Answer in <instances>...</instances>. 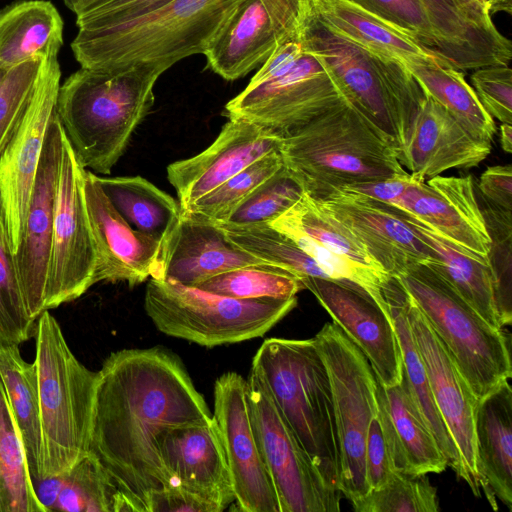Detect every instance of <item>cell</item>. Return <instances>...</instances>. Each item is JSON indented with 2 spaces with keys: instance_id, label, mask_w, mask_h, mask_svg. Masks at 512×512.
I'll return each instance as SVG.
<instances>
[{
  "instance_id": "obj_1",
  "label": "cell",
  "mask_w": 512,
  "mask_h": 512,
  "mask_svg": "<svg viewBox=\"0 0 512 512\" xmlns=\"http://www.w3.org/2000/svg\"><path fill=\"white\" fill-rule=\"evenodd\" d=\"M211 418L176 355L159 347L120 350L97 372L89 452L130 510L147 512L150 495L170 486L157 450L160 433Z\"/></svg>"
},
{
  "instance_id": "obj_2",
  "label": "cell",
  "mask_w": 512,
  "mask_h": 512,
  "mask_svg": "<svg viewBox=\"0 0 512 512\" xmlns=\"http://www.w3.org/2000/svg\"><path fill=\"white\" fill-rule=\"evenodd\" d=\"M165 66L133 63L81 67L60 85L56 114L75 156L93 173L109 174L151 110Z\"/></svg>"
},
{
  "instance_id": "obj_3",
  "label": "cell",
  "mask_w": 512,
  "mask_h": 512,
  "mask_svg": "<svg viewBox=\"0 0 512 512\" xmlns=\"http://www.w3.org/2000/svg\"><path fill=\"white\" fill-rule=\"evenodd\" d=\"M280 153L283 166L317 200L407 172L390 140L345 100L285 136Z\"/></svg>"
},
{
  "instance_id": "obj_4",
  "label": "cell",
  "mask_w": 512,
  "mask_h": 512,
  "mask_svg": "<svg viewBox=\"0 0 512 512\" xmlns=\"http://www.w3.org/2000/svg\"><path fill=\"white\" fill-rule=\"evenodd\" d=\"M242 0H172L116 25L78 29L71 43L81 67L108 69L152 63L167 69L204 54Z\"/></svg>"
},
{
  "instance_id": "obj_5",
  "label": "cell",
  "mask_w": 512,
  "mask_h": 512,
  "mask_svg": "<svg viewBox=\"0 0 512 512\" xmlns=\"http://www.w3.org/2000/svg\"><path fill=\"white\" fill-rule=\"evenodd\" d=\"M251 370L325 483L339 490L340 456L330 378L313 338H269L257 350Z\"/></svg>"
},
{
  "instance_id": "obj_6",
  "label": "cell",
  "mask_w": 512,
  "mask_h": 512,
  "mask_svg": "<svg viewBox=\"0 0 512 512\" xmlns=\"http://www.w3.org/2000/svg\"><path fill=\"white\" fill-rule=\"evenodd\" d=\"M34 336L44 478L68 471L89 453L97 372L75 357L49 310L37 318Z\"/></svg>"
},
{
  "instance_id": "obj_7",
  "label": "cell",
  "mask_w": 512,
  "mask_h": 512,
  "mask_svg": "<svg viewBox=\"0 0 512 512\" xmlns=\"http://www.w3.org/2000/svg\"><path fill=\"white\" fill-rule=\"evenodd\" d=\"M417 305L479 402L512 375L503 328L486 322L429 261L394 276Z\"/></svg>"
},
{
  "instance_id": "obj_8",
  "label": "cell",
  "mask_w": 512,
  "mask_h": 512,
  "mask_svg": "<svg viewBox=\"0 0 512 512\" xmlns=\"http://www.w3.org/2000/svg\"><path fill=\"white\" fill-rule=\"evenodd\" d=\"M301 42L304 51L329 71L345 100L398 152L425 98L404 65L332 34L313 15L302 31Z\"/></svg>"
},
{
  "instance_id": "obj_9",
  "label": "cell",
  "mask_w": 512,
  "mask_h": 512,
  "mask_svg": "<svg viewBox=\"0 0 512 512\" xmlns=\"http://www.w3.org/2000/svg\"><path fill=\"white\" fill-rule=\"evenodd\" d=\"M296 305L297 297L237 299L153 278L144 297L160 332L209 348L261 337Z\"/></svg>"
},
{
  "instance_id": "obj_10",
  "label": "cell",
  "mask_w": 512,
  "mask_h": 512,
  "mask_svg": "<svg viewBox=\"0 0 512 512\" xmlns=\"http://www.w3.org/2000/svg\"><path fill=\"white\" fill-rule=\"evenodd\" d=\"M313 341L330 378L340 456V492L351 502L369 491L365 445L378 413L377 379L365 355L335 323H326Z\"/></svg>"
},
{
  "instance_id": "obj_11",
  "label": "cell",
  "mask_w": 512,
  "mask_h": 512,
  "mask_svg": "<svg viewBox=\"0 0 512 512\" xmlns=\"http://www.w3.org/2000/svg\"><path fill=\"white\" fill-rule=\"evenodd\" d=\"M247 396L256 439L281 512H338L341 492L330 488L252 370Z\"/></svg>"
},
{
  "instance_id": "obj_12",
  "label": "cell",
  "mask_w": 512,
  "mask_h": 512,
  "mask_svg": "<svg viewBox=\"0 0 512 512\" xmlns=\"http://www.w3.org/2000/svg\"><path fill=\"white\" fill-rule=\"evenodd\" d=\"M85 171L66 138L54 208L46 310L79 298L94 285L97 254L85 199Z\"/></svg>"
},
{
  "instance_id": "obj_13",
  "label": "cell",
  "mask_w": 512,
  "mask_h": 512,
  "mask_svg": "<svg viewBox=\"0 0 512 512\" xmlns=\"http://www.w3.org/2000/svg\"><path fill=\"white\" fill-rule=\"evenodd\" d=\"M344 100L325 66L304 51L285 74L244 88L225 105L224 114L284 138Z\"/></svg>"
},
{
  "instance_id": "obj_14",
  "label": "cell",
  "mask_w": 512,
  "mask_h": 512,
  "mask_svg": "<svg viewBox=\"0 0 512 512\" xmlns=\"http://www.w3.org/2000/svg\"><path fill=\"white\" fill-rule=\"evenodd\" d=\"M61 71L47 59L30 103L0 155V218L10 249L20 246L41 153L56 112Z\"/></svg>"
},
{
  "instance_id": "obj_15",
  "label": "cell",
  "mask_w": 512,
  "mask_h": 512,
  "mask_svg": "<svg viewBox=\"0 0 512 512\" xmlns=\"http://www.w3.org/2000/svg\"><path fill=\"white\" fill-rule=\"evenodd\" d=\"M311 16L310 0H242L204 53L207 66L225 80L242 78L301 38Z\"/></svg>"
},
{
  "instance_id": "obj_16",
  "label": "cell",
  "mask_w": 512,
  "mask_h": 512,
  "mask_svg": "<svg viewBox=\"0 0 512 512\" xmlns=\"http://www.w3.org/2000/svg\"><path fill=\"white\" fill-rule=\"evenodd\" d=\"M212 416L219 430L238 509L281 512L253 429L247 379L236 372L217 378Z\"/></svg>"
},
{
  "instance_id": "obj_17",
  "label": "cell",
  "mask_w": 512,
  "mask_h": 512,
  "mask_svg": "<svg viewBox=\"0 0 512 512\" xmlns=\"http://www.w3.org/2000/svg\"><path fill=\"white\" fill-rule=\"evenodd\" d=\"M270 225L288 235L330 279L355 283L377 301L389 278L362 243L307 193Z\"/></svg>"
},
{
  "instance_id": "obj_18",
  "label": "cell",
  "mask_w": 512,
  "mask_h": 512,
  "mask_svg": "<svg viewBox=\"0 0 512 512\" xmlns=\"http://www.w3.org/2000/svg\"><path fill=\"white\" fill-rule=\"evenodd\" d=\"M302 284L365 355L378 382L383 387L400 383V349L387 308L352 282L309 277Z\"/></svg>"
},
{
  "instance_id": "obj_19",
  "label": "cell",
  "mask_w": 512,
  "mask_h": 512,
  "mask_svg": "<svg viewBox=\"0 0 512 512\" xmlns=\"http://www.w3.org/2000/svg\"><path fill=\"white\" fill-rule=\"evenodd\" d=\"M66 135L51 118L31 193L22 239L14 259L29 316L46 311V291L59 171Z\"/></svg>"
},
{
  "instance_id": "obj_20",
  "label": "cell",
  "mask_w": 512,
  "mask_h": 512,
  "mask_svg": "<svg viewBox=\"0 0 512 512\" xmlns=\"http://www.w3.org/2000/svg\"><path fill=\"white\" fill-rule=\"evenodd\" d=\"M407 316L424 362L430 390L441 418L458 450L461 476L480 496L475 462V413L478 401L449 353L408 294Z\"/></svg>"
},
{
  "instance_id": "obj_21",
  "label": "cell",
  "mask_w": 512,
  "mask_h": 512,
  "mask_svg": "<svg viewBox=\"0 0 512 512\" xmlns=\"http://www.w3.org/2000/svg\"><path fill=\"white\" fill-rule=\"evenodd\" d=\"M318 201L349 229L372 260L390 276H396L408 264L436 260L431 248L396 207L346 191H336Z\"/></svg>"
},
{
  "instance_id": "obj_22",
  "label": "cell",
  "mask_w": 512,
  "mask_h": 512,
  "mask_svg": "<svg viewBox=\"0 0 512 512\" xmlns=\"http://www.w3.org/2000/svg\"><path fill=\"white\" fill-rule=\"evenodd\" d=\"M157 450L170 486L180 487L212 504L217 512L234 502L229 469L213 419L165 428Z\"/></svg>"
},
{
  "instance_id": "obj_23",
  "label": "cell",
  "mask_w": 512,
  "mask_h": 512,
  "mask_svg": "<svg viewBox=\"0 0 512 512\" xmlns=\"http://www.w3.org/2000/svg\"><path fill=\"white\" fill-rule=\"evenodd\" d=\"M412 174V173H411ZM413 175L406 190L390 205L403 210L449 241L488 257L491 238L471 175Z\"/></svg>"
},
{
  "instance_id": "obj_24",
  "label": "cell",
  "mask_w": 512,
  "mask_h": 512,
  "mask_svg": "<svg viewBox=\"0 0 512 512\" xmlns=\"http://www.w3.org/2000/svg\"><path fill=\"white\" fill-rule=\"evenodd\" d=\"M282 139L248 121L228 119L205 150L167 167L180 208H187L254 161L279 149Z\"/></svg>"
},
{
  "instance_id": "obj_25",
  "label": "cell",
  "mask_w": 512,
  "mask_h": 512,
  "mask_svg": "<svg viewBox=\"0 0 512 512\" xmlns=\"http://www.w3.org/2000/svg\"><path fill=\"white\" fill-rule=\"evenodd\" d=\"M262 263L267 262L233 243L218 224L180 212L161 242L151 278L195 287L223 272Z\"/></svg>"
},
{
  "instance_id": "obj_26",
  "label": "cell",
  "mask_w": 512,
  "mask_h": 512,
  "mask_svg": "<svg viewBox=\"0 0 512 512\" xmlns=\"http://www.w3.org/2000/svg\"><path fill=\"white\" fill-rule=\"evenodd\" d=\"M84 192L97 254L93 284L126 282L133 287L151 278L161 242L129 225L87 169Z\"/></svg>"
},
{
  "instance_id": "obj_27",
  "label": "cell",
  "mask_w": 512,
  "mask_h": 512,
  "mask_svg": "<svg viewBox=\"0 0 512 512\" xmlns=\"http://www.w3.org/2000/svg\"><path fill=\"white\" fill-rule=\"evenodd\" d=\"M491 152V142L474 137L441 105L425 95L397 152L401 166L426 180L442 172L477 166Z\"/></svg>"
},
{
  "instance_id": "obj_28",
  "label": "cell",
  "mask_w": 512,
  "mask_h": 512,
  "mask_svg": "<svg viewBox=\"0 0 512 512\" xmlns=\"http://www.w3.org/2000/svg\"><path fill=\"white\" fill-rule=\"evenodd\" d=\"M475 462L480 489L493 510L512 509V389L509 381L478 402Z\"/></svg>"
},
{
  "instance_id": "obj_29",
  "label": "cell",
  "mask_w": 512,
  "mask_h": 512,
  "mask_svg": "<svg viewBox=\"0 0 512 512\" xmlns=\"http://www.w3.org/2000/svg\"><path fill=\"white\" fill-rule=\"evenodd\" d=\"M310 3L313 18L320 25L369 52L403 65L446 64L413 37L352 0H310Z\"/></svg>"
},
{
  "instance_id": "obj_30",
  "label": "cell",
  "mask_w": 512,
  "mask_h": 512,
  "mask_svg": "<svg viewBox=\"0 0 512 512\" xmlns=\"http://www.w3.org/2000/svg\"><path fill=\"white\" fill-rule=\"evenodd\" d=\"M382 295L395 329L401 355L402 375L410 394L446 456L448 466L460 477L461 461L458 450L435 405L427 371L413 338L407 316L408 293L396 277L390 276L382 287Z\"/></svg>"
},
{
  "instance_id": "obj_31",
  "label": "cell",
  "mask_w": 512,
  "mask_h": 512,
  "mask_svg": "<svg viewBox=\"0 0 512 512\" xmlns=\"http://www.w3.org/2000/svg\"><path fill=\"white\" fill-rule=\"evenodd\" d=\"M377 395L391 429L397 470L410 475L441 473L448 460L422 417L402 375L400 383L383 387L377 380Z\"/></svg>"
},
{
  "instance_id": "obj_32",
  "label": "cell",
  "mask_w": 512,
  "mask_h": 512,
  "mask_svg": "<svg viewBox=\"0 0 512 512\" xmlns=\"http://www.w3.org/2000/svg\"><path fill=\"white\" fill-rule=\"evenodd\" d=\"M63 44V21L45 0H21L0 10V67L57 58Z\"/></svg>"
},
{
  "instance_id": "obj_33",
  "label": "cell",
  "mask_w": 512,
  "mask_h": 512,
  "mask_svg": "<svg viewBox=\"0 0 512 512\" xmlns=\"http://www.w3.org/2000/svg\"><path fill=\"white\" fill-rule=\"evenodd\" d=\"M398 210L435 254L436 260L429 262L442 272L486 322L502 328L496 313L494 277L489 258L454 244L403 210Z\"/></svg>"
},
{
  "instance_id": "obj_34",
  "label": "cell",
  "mask_w": 512,
  "mask_h": 512,
  "mask_svg": "<svg viewBox=\"0 0 512 512\" xmlns=\"http://www.w3.org/2000/svg\"><path fill=\"white\" fill-rule=\"evenodd\" d=\"M0 378L23 446L32 483L42 478V429L37 372L17 345L0 344Z\"/></svg>"
},
{
  "instance_id": "obj_35",
  "label": "cell",
  "mask_w": 512,
  "mask_h": 512,
  "mask_svg": "<svg viewBox=\"0 0 512 512\" xmlns=\"http://www.w3.org/2000/svg\"><path fill=\"white\" fill-rule=\"evenodd\" d=\"M95 179L118 213L135 230L163 241L180 216L173 197L141 176Z\"/></svg>"
},
{
  "instance_id": "obj_36",
  "label": "cell",
  "mask_w": 512,
  "mask_h": 512,
  "mask_svg": "<svg viewBox=\"0 0 512 512\" xmlns=\"http://www.w3.org/2000/svg\"><path fill=\"white\" fill-rule=\"evenodd\" d=\"M404 67L424 94L441 105L474 137L492 142L495 122L465 80L463 71L439 62L407 64Z\"/></svg>"
},
{
  "instance_id": "obj_37",
  "label": "cell",
  "mask_w": 512,
  "mask_h": 512,
  "mask_svg": "<svg viewBox=\"0 0 512 512\" xmlns=\"http://www.w3.org/2000/svg\"><path fill=\"white\" fill-rule=\"evenodd\" d=\"M61 474V490L52 511L122 512L130 511L99 460L88 453Z\"/></svg>"
},
{
  "instance_id": "obj_38",
  "label": "cell",
  "mask_w": 512,
  "mask_h": 512,
  "mask_svg": "<svg viewBox=\"0 0 512 512\" xmlns=\"http://www.w3.org/2000/svg\"><path fill=\"white\" fill-rule=\"evenodd\" d=\"M0 512H46L38 500L0 378Z\"/></svg>"
},
{
  "instance_id": "obj_39",
  "label": "cell",
  "mask_w": 512,
  "mask_h": 512,
  "mask_svg": "<svg viewBox=\"0 0 512 512\" xmlns=\"http://www.w3.org/2000/svg\"><path fill=\"white\" fill-rule=\"evenodd\" d=\"M218 225L233 243L263 261L291 272L301 282L309 277L330 279L292 238L270 224L233 226L222 223Z\"/></svg>"
},
{
  "instance_id": "obj_40",
  "label": "cell",
  "mask_w": 512,
  "mask_h": 512,
  "mask_svg": "<svg viewBox=\"0 0 512 512\" xmlns=\"http://www.w3.org/2000/svg\"><path fill=\"white\" fill-rule=\"evenodd\" d=\"M195 287L237 299H289L304 289L297 276L270 263L235 268L215 275Z\"/></svg>"
},
{
  "instance_id": "obj_41",
  "label": "cell",
  "mask_w": 512,
  "mask_h": 512,
  "mask_svg": "<svg viewBox=\"0 0 512 512\" xmlns=\"http://www.w3.org/2000/svg\"><path fill=\"white\" fill-rule=\"evenodd\" d=\"M283 166L280 148L254 161L181 213L215 224L224 223L233 210L262 182Z\"/></svg>"
},
{
  "instance_id": "obj_42",
  "label": "cell",
  "mask_w": 512,
  "mask_h": 512,
  "mask_svg": "<svg viewBox=\"0 0 512 512\" xmlns=\"http://www.w3.org/2000/svg\"><path fill=\"white\" fill-rule=\"evenodd\" d=\"M356 512H438L436 488L426 475L397 472L383 486L351 502Z\"/></svg>"
},
{
  "instance_id": "obj_43",
  "label": "cell",
  "mask_w": 512,
  "mask_h": 512,
  "mask_svg": "<svg viewBox=\"0 0 512 512\" xmlns=\"http://www.w3.org/2000/svg\"><path fill=\"white\" fill-rule=\"evenodd\" d=\"M371 11L452 66L449 49L425 0H352Z\"/></svg>"
},
{
  "instance_id": "obj_44",
  "label": "cell",
  "mask_w": 512,
  "mask_h": 512,
  "mask_svg": "<svg viewBox=\"0 0 512 512\" xmlns=\"http://www.w3.org/2000/svg\"><path fill=\"white\" fill-rule=\"evenodd\" d=\"M303 193L298 182L282 166L253 190L224 223L233 226L270 224L290 209Z\"/></svg>"
},
{
  "instance_id": "obj_45",
  "label": "cell",
  "mask_w": 512,
  "mask_h": 512,
  "mask_svg": "<svg viewBox=\"0 0 512 512\" xmlns=\"http://www.w3.org/2000/svg\"><path fill=\"white\" fill-rule=\"evenodd\" d=\"M36 320L26 309L19 276L0 218V344L19 345L35 335Z\"/></svg>"
},
{
  "instance_id": "obj_46",
  "label": "cell",
  "mask_w": 512,
  "mask_h": 512,
  "mask_svg": "<svg viewBox=\"0 0 512 512\" xmlns=\"http://www.w3.org/2000/svg\"><path fill=\"white\" fill-rule=\"evenodd\" d=\"M481 211L491 238L488 258L494 277L497 318L503 328L510 325L512 321L511 211L499 208L490 202L485 204Z\"/></svg>"
},
{
  "instance_id": "obj_47",
  "label": "cell",
  "mask_w": 512,
  "mask_h": 512,
  "mask_svg": "<svg viewBox=\"0 0 512 512\" xmlns=\"http://www.w3.org/2000/svg\"><path fill=\"white\" fill-rule=\"evenodd\" d=\"M47 59L7 69L0 80V155L25 113Z\"/></svg>"
},
{
  "instance_id": "obj_48",
  "label": "cell",
  "mask_w": 512,
  "mask_h": 512,
  "mask_svg": "<svg viewBox=\"0 0 512 512\" xmlns=\"http://www.w3.org/2000/svg\"><path fill=\"white\" fill-rule=\"evenodd\" d=\"M378 398V395H377ZM366 479L369 489L386 484L399 472L386 410L378 398V413L369 425L365 445Z\"/></svg>"
},
{
  "instance_id": "obj_49",
  "label": "cell",
  "mask_w": 512,
  "mask_h": 512,
  "mask_svg": "<svg viewBox=\"0 0 512 512\" xmlns=\"http://www.w3.org/2000/svg\"><path fill=\"white\" fill-rule=\"evenodd\" d=\"M471 82L483 108L501 123L512 124V69L493 64L474 69Z\"/></svg>"
},
{
  "instance_id": "obj_50",
  "label": "cell",
  "mask_w": 512,
  "mask_h": 512,
  "mask_svg": "<svg viewBox=\"0 0 512 512\" xmlns=\"http://www.w3.org/2000/svg\"><path fill=\"white\" fill-rule=\"evenodd\" d=\"M172 0H111L76 17L78 29L108 27L153 12Z\"/></svg>"
},
{
  "instance_id": "obj_51",
  "label": "cell",
  "mask_w": 512,
  "mask_h": 512,
  "mask_svg": "<svg viewBox=\"0 0 512 512\" xmlns=\"http://www.w3.org/2000/svg\"><path fill=\"white\" fill-rule=\"evenodd\" d=\"M147 512H217L216 508L177 486H168L153 492L148 501Z\"/></svg>"
},
{
  "instance_id": "obj_52",
  "label": "cell",
  "mask_w": 512,
  "mask_h": 512,
  "mask_svg": "<svg viewBox=\"0 0 512 512\" xmlns=\"http://www.w3.org/2000/svg\"><path fill=\"white\" fill-rule=\"evenodd\" d=\"M301 38L291 39L278 46L263 62L246 87H254L289 71L303 55Z\"/></svg>"
},
{
  "instance_id": "obj_53",
  "label": "cell",
  "mask_w": 512,
  "mask_h": 512,
  "mask_svg": "<svg viewBox=\"0 0 512 512\" xmlns=\"http://www.w3.org/2000/svg\"><path fill=\"white\" fill-rule=\"evenodd\" d=\"M481 195L491 204L504 210H512V167L495 165L488 167L480 176Z\"/></svg>"
},
{
  "instance_id": "obj_54",
  "label": "cell",
  "mask_w": 512,
  "mask_h": 512,
  "mask_svg": "<svg viewBox=\"0 0 512 512\" xmlns=\"http://www.w3.org/2000/svg\"><path fill=\"white\" fill-rule=\"evenodd\" d=\"M412 180L413 175L406 172L380 180L351 184L338 191L358 193L390 204L402 195Z\"/></svg>"
},
{
  "instance_id": "obj_55",
  "label": "cell",
  "mask_w": 512,
  "mask_h": 512,
  "mask_svg": "<svg viewBox=\"0 0 512 512\" xmlns=\"http://www.w3.org/2000/svg\"><path fill=\"white\" fill-rule=\"evenodd\" d=\"M451 2L475 25L489 32H499L491 19L486 0H451Z\"/></svg>"
},
{
  "instance_id": "obj_56",
  "label": "cell",
  "mask_w": 512,
  "mask_h": 512,
  "mask_svg": "<svg viewBox=\"0 0 512 512\" xmlns=\"http://www.w3.org/2000/svg\"><path fill=\"white\" fill-rule=\"evenodd\" d=\"M66 6L79 17L111 0H63Z\"/></svg>"
},
{
  "instance_id": "obj_57",
  "label": "cell",
  "mask_w": 512,
  "mask_h": 512,
  "mask_svg": "<svg viewBox=\"0 0 512 512\" xmlns=\"http://www.w3.org/2000/svg\"><path fill=\"white\" fill-rule=\"evenodd\" d=\"M500 142L502 149L507 152H512V125L502 123L500 126Z\"/></svg>"
},
{
  "instance_id": "obj_58",
  "label": "cell",
  "mask_w": 512,
  "mask_h": 512,
  "mask_svg": "<svg viewBox=\"0 0 512 512\" xmlns=\"http://www.w3.org/2000/svg\"><path fill=\"white\" fill-rule=\"evenodd\" d=\"M5 71H6L5 69H1V70H0V80H1V78H2V76H3V74H4V72H5Z\"/></svg>"
},
{
  "instance_id": "obj_59",
  "label": "cell",
  "mask_w": 512,
  "mask_h": 512,
  "mask_svg": "<svg viewBox=\"0 0 512 512\" xmlns=\"http://www.w3.org/2000/svg\"><path fill=\"white\" fill-rule=\"evenodd\" d=\"M1 69H3V68H1V67H0V70H1Z\"/></svg>"
}]
</instances>
